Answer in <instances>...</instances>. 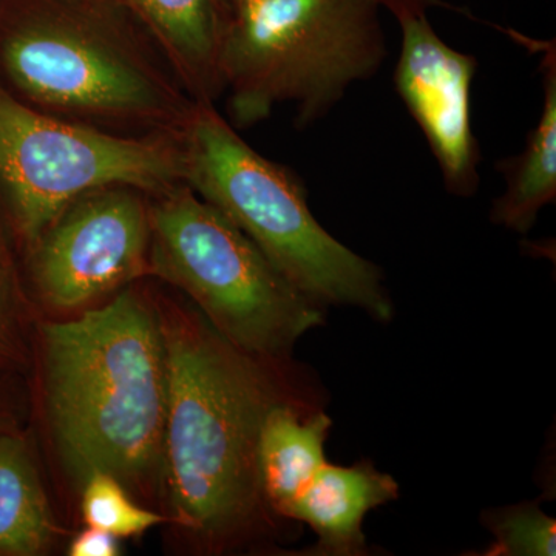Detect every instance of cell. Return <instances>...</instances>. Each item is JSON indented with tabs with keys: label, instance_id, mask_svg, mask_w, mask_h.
<instances>
[{
	"label": "cell",
	"instance_id": "obj_4",
	"mask_svg": "<svg viewBox=\"0 0 556 556\" xmlns=\"http://www.w3.org/2000/svg\"><path fill=\"white\" fill-rule=\"evenodd\" d=\"M375 0H233L223 40V90L240 126L283 102L313 123L386 60Z\"/></svg>",
	"mask_w": 556,
	"mask_h": 556
},
{
	"label": "cell",
	"instance_id": "obj_2",
	"mask_svg": "<svg viewBox=\"0 0 556 556\" xmlns=\"http://www.w3.org/2000/svg\"><path fill=\"white\" fill-rule=\"evenodd\" d=\"M42 334L47 415L68 473L80 484L94 473L130 489L155 484L169 397L160 314L126 291Z\"/></svg>",
	"mask_w": 556,
	"mask_h": 556
},
{
	"label": "cell",
	"instance_id": "obj_11",
	"mask_svg": "<svg viewBox=\"0 0 556 556\" xmlns=\"http://www.w3.org/2000/svg\"><path fill=\"white\" fill-rule=\"evenodd\" d=\"M141 21L160 40L179 76L197 97L212 102L223 91V40L230 0H129Z\"/></svg>",
	"mask_w": 556,
	"mask_h": 556
},
{
	"label": "cell",
	"instance_id": "obj_19",
	"mask_svg": "<svg viewBox=\"0 0 556 556\" xmlns=\"http://www.w3.org/2000/svg\"><path fill=\"white\" fill-rule=\"evenodd\" d=\"M379 7H386L399 20L408 14H427L430 7L442 5L439 0H375Z\"/></svg>",
	"mask_w": 556,
	"mask_h": 556
},
{
	"label": "cell",
	"instance_id": "obj_12",
	"mask_svg": "<svg viewBox=\"0 0 556 556\" xmlns=\"http://www.w3.org/2000/svg\"><path fill=\"white\" fill-rule=\"evenodd\" d=\"M331 427L324 402H281L269 409L260 431L258 475L263 496L278 517L327 464Z\"/></svg>",
	"mask_w": 556,
	"mask_h": 556
},
{
	"label": "cell",
	"instance_id": "obj_17",
	"mask_svg": "<svg viewBox=\"0 0 556 556\" xmlns=\"http://www.w3.org/2000/svg\"><path fill=\"white\" fill-rule=\"evenodd\" d=\"M25 354L24 303L13 265L0 241V371L20 367Z\"/></svg>",
	"mask_w": 556,
	"mask_h": 556
},
{
	"label": "cell",
	"instance_id": "obj_20",
	"mask_svg": "<svg viewBox=\"0 0 556 556\" xmlns=\"http://www.w3.org/2000/svg\"><path fill=\"white\" fill-rule=\"evenodd\" d=\"M13 409H11L10 402L0 391V433L13 431Z\"/></svg>",
	"mask_w": 556,
	"mask_h": 556
},
{
	"label": "cell",
	"instance_id": "obj_16",
	"mask_svg": "<svg viewBox=\"0 0 556 556\" xmlns=\"http://www.w3.org/2000/svg\"><path fill=\"white\" fill-rule=\"evenodd\" d=\"M83 515L87 526L104 530L119 540L142 535L164 521L155 511L138 506L126 486L108 473L91 475L84 482Z\"/></svg>",
	"mask_w": 556,
	"mask_h": 556
},
{
	"label": "cell",
	"instance_id": "obj_5",
	"mask_svg": "<svg viewBox=\"0 0 556 556\" xmlns=\"http://www.w3.org/2000/svg\"><path fill=\"white\" fill-rule=\"evenodd\" d=\"M150 207L149 269L185 291L223 338L254 356H291L324 325V306L303 295L243 230L188 185Z\"/></svg>",
	"mask_w": 556,
	"mask_h": 556
},
{
	"label": "cell",
	"instance_id": "obj_6",
	"mask_svg": "<svg viewBox=\"0 0 556 556\" xmlns=\"http://www.w3.org/2000/svg\"><path fill=\"white\" fill-rule=\"evenodd\" d=\"M0 61L27 100L83 124H185L193 105L129 36L73 5L50 3L14 25Z\"/></svg>",
	"mask_w": 556,
	"mask_h": 556
},
{
	"label": "cell",
	"instance_id": "obj_14",
	"mask_svg": "<svg viewBox=\"0 0 556 556\" xmlns=\"http://www.w3.org/2000/svg\"><path fill=\"white\" fill-rule=\"evenodd\" d=\"M46 490L24 439L0 433V555L35 556L54 536Z\"/></svg>",
	"mask_w": 556,
	"mask_h": 556
},
{
	"label": "cell",
	"instance_id": "obj_8",
	"mask_svg": "<svg viewBox=\"0 0 556 556\" xmlns=\"http://www.w3.org/2000/svg\"><path fill=\"white\" fill-rule=\"evenodd\" d=\"M40 299L70 311L149 268L150 207L141 190L112 186L79 197L31 244Z\"/></svg>",
	"mask_w": 556,
	"mask_h": 556
},
{
	"label": "cell",
	"instance_id": "obj_15",
	"mask_svg": "<svg viewBox=\"0 0 556 556\" xmlns=\"http://www.w3.org/2000/svg\"><path fill=\"white\" fill-rule=\"evenodd\" d=\"M481 522L492 533L493 543L473 555H556V521L541 508L538 500L490 508L481 515Z\"/></svg>",
	"mask_w": 556,
	"mask_h": 556
},
{
	"label": "cell",
	"instance_id": "obj_9",
	"mask_svg": "<svg viewBox=\"0 0 556 556\" xmlns=\"http://www.w3.org/2000/svg\"><path fill=\"white\" fill-rule=\"evenodd\" d=\"M401 54L394 72L397 93L422 130L448 192L473 195L479 186V149L471 130L470 93L478 62L447 46L427 14L397 20Z\"/></svg>",
	"mask_w": 556,
	"mask_h": 556
},
{
	"label": "cell",
	"instance_id": "obj_3",
	"mask_svg": "<svg viewBox=\"0 0 556 556\" xmlns=\"http://www.w3.org/2000/svg\"><path fill=\"white\" fill-rule=\"evenodd\" d=\"M185 181L222 211L303 295L390 321L394 305L379 266L332 237L294 175L260 155L212 108L197 101L179 129Z\"/></svg>",
	"mask_w": 556,
	"mask_h": 556
},
{
	"label": "cell",
	"instance_id": "obj_1",
	"mask_svg": "<svg viewBox=\"0 0 556 556\" xmlns=\"http://www.w3.org/2000/svg\"><path fill=\"white\" fill-rule=\"evenodd\" d=\"M161 324L169 378L164 473L172 507L190 532L228 543L268 506L257 453L269 409L281 402H321V393L316 383L285 386L274 369L280 358L240 350L203 314L174 311Z\"/></svg>",
	"mask_w": 556,
	"mask_h": 556
},
{
	"label": "cell",
	"instance_id": "obj_7",
	"mask_svg": "<svg viewBox=\"0 0 556 556\" xmlns=\"http://www.w3.org/2000/svg\"><path fill=\"white\" fill-rule=\"evenodd\" d=\"M182 181L181 139L119 137L0 90V190L30 247L86 193L112 186L163 193Z\"/></svg>",
	"mask_w": 556,
	"mask_h": 556
},
{
	"label": "cell",
	"instance_id": "obj_18",
	"mask_svg": "<svg viewBox=\"0 0 556 556\" xmlns=\"http://www.w3.org/2000/svg\"><path fill=\"white\" fill-rule=\"evenodd\" d=\"M72 556H116L119 555V538L104 530L90 527L78 533L70 544Z\"/></svg>",
	"mask_w": 556,
	"mask_h": 556
},
{
	"label": "cell",
	"instance_id": "obj_13",
	"mask_svg": "<svg viewBox=\"0 0 556 556\" xmlns=\"http://www.w3.org/2000/svg\"><path fill=\"white\" fill-rule=\"evenodd\" d=\"M544 108L525 149L514 159L500 163L506 190L493 201L490 222L517 233H529L538 215L556 200V51L547 43L544 51Z\"/></svg>",
	"mask_w": 556,
	"mask_h": 556
},
{
	"label": "cell",
	"instance_id": "obj_21",
	"mask_svg": "<svg viewBox=\"0 0 556 556\" xmlns=\"http://www.w3.org/2000/svg\"><path fill=\"white\" fill-rule=\"evenodd\" d=\"M230 2H233V0H230Z\"/></svg>",
	"mask_w": 556,
	"mask_h": 556
},
{
	"label": "cell",
	"instance_id": "obj_10",
	"mask_svg": "<svg viewBox=\"0 0 556 556\" xmlns=\"http://www.w3.org/2000/svg\"><path fill=\"white\" fill-rule=\"evenodd\" d=\"M399 497V484L371 460L342 467L325 464L281 517L309 526L318 541L311 555L364 556L367 536L362 526L369 511Z\"/></svg>",
	"mask_w": 556,
	"mask_h": 556
}]
</instances>
